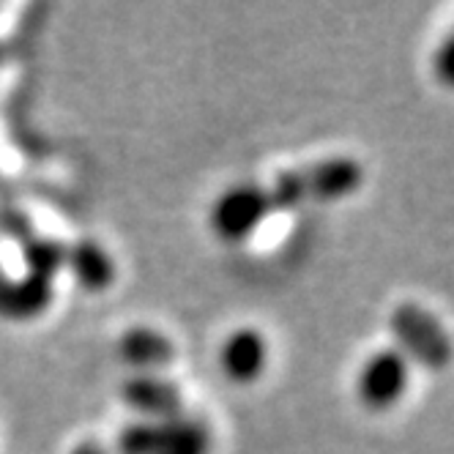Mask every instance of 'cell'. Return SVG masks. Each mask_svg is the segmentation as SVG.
I'll list each match as a JSON object with an SVG mask.
<instances>
[{"label": "cell", "mask_w": 454, "mask_h": 454, "mask_svg": "<svg viewBox=\"0 0 454 454\" xmlns=\"http://www.w3.org/2000/svg\"><path fill=\"white\" fill-rule=\"evenodd\" d=\"M52 304V282L36 274H25L0 285V312L12 320L39 317Z\"/></svg>", "instance_id": "8"}, {"label": "cell", "mask_w": 454, "mask_h": 454, "mask_svg": "<svg viewBox=\"0 0 454 454\" xmlns=\"http://www.w3.org/2000/svg\"><path fill=\"white\" fill-rule=\"evenodd\" d=\"M269 198H271V208H290L307 198V186L304 178L296 173H285L279 176V181L274 184V189H269Z\"/></svg>", "instance_id": "11"}, {"label": "cell", "mask_w": 454, "mask_h": 454, "mask_svg": "<svg viewBox=\"0 0 454 454\" xmlns=\"http://www.w3.org/2000/svg\"><path fill=\"white\" fill-rule=\"evenodd\" d=\"M63 263H67V247H60L55 241H30L25 247L27 274H36L52 282V277L63 269Z\"/></svg>", "instance_id": "10"}, {"label": "cell", "mask_w": 454, "mask_h": 454, "mask_svg": "<svg viewBox=\"0 0 454 454\" xmlns=\"http://www.w3.org/2000/svg\"><path fill=\"white\" fill-rule=\"evenodd\" d=\"M173 342L170 337L159 334L156 329H129L118 340V359L132 367L135 375H156V370L168 367L173 359Z\"/></svg>", "instance_id": "6"}, {"label": "cell", "mask_w": 454, "mask_h": 454, "mask_svg": "<svg viewBox=\"0 0 454 454\" xmlns=\"http://www.w3.org/2000/svg\"><path fill=\"white\" fill-rule=\"evenodd\" d=\"M123 403L140 413L143 419L159 421V419H170L181 413V392L178 386L159 378V375H135L129 378L121 388Z\"/></svg>", "instance_id": "4"}, {"label": "cell", "mask_w": 454, "mask_h": 454, "mask_svg": "<svg viewBox=\"0 0 454 454\" xmlns=\"http://www.w3.org/2000/svg\"><path fill=\"white\" fill-rule=\"evenodd\" d=\"M72 274V279L88 290V294H102L115 282V261L113 254L96 241H80L74 247H67V263H63Z\"/></svg>", "instance_id": "7"}, {"label": "cell", "mask_w": 454, "mask_h": 454, "mask_svg": "<svg viewBox=\"0 0 454 454\" xmlns=\"http://www.w3.org/2000/svg\"><path fill=\"white\" fill-rule=\"evenodd\" d=\"M271 211L274 208H271L269 189L257 184H236L231 189H224L214 200L208 222L219 241L244 244L261 231V224Z\"/></svg>", "instance_id": "1"}, {"label": "cell", "mask_w": 454, "mask_h": 454, "mask_svg": "<svg viewBox=\"0 0 454 454\" xmlns=\"http://www.w3.org/2000/svg\"><path fill=\"white\" fill-rule=\"evenodd\" d=\"M307 198L317 200H342L362 184V168L353 159H329L320 161L309 173H301Z\"/></svg>", "instance_id": "9"}, {"label": "cell", "mask_w": 454, "mask_h": 454, "mask_svg": "<svg viewBox=\"0 0 454 454\" xmlns=\"http://www.w3.org/2000/svg\"><path fill=\"white\" fill-rule=\"evenodd\" d=\"M408 386H411V364L395 348L378 350L370 359H364L353 380L356 400L372 413L397 408L408 395Z\"/></svg>", "instance_id": "2"}, {"label": "cell", "mask_w": 454, "mask_h": 454, "mask_svg": "<svg viewBox=\"0 0 454 454\" xmlns=\"http://www.w3.org/2000/svg\"><path fill=\"white\" fill-rule=\"evenodd\" d=\"M151 454H211V433L200 419L176 413L153 421Z\"/></svg>", "instance_id": "5"}, {"label": "cell", "mask_w": 454, "mask_h": 454, "mask_svg": "<svg viewBox=\"0 0 454 454\" xmlns=\"http://www.w3.org/2000/svg\"><path fill=\"white\" fill-rule=\"evenodd\" d=\"M269 362H271V348L266 334L249 326L227 334L216 353V364L222 375L236 386L257 383L269 370Z\"/></svg>", "instance_id": "3"}, {"label": "cell", "mask_w": 454, "mask_h": 454, "mask_svg": "<svg viewBox=\"0 0 454 454\" xmlns=\"http://www.w3.org/2000/svg\"><path fill=\"white\" fill-rule=\"evenodd\" d=\"M69 454H113V451H110V449H105L102 443L85 441V443H77Z\"/></svg>", "instance_id": "12"}]
</instances>
